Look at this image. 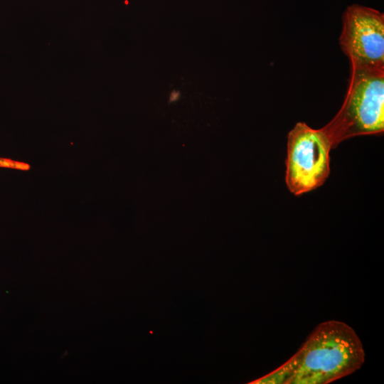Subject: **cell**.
<instances>
[{"instance_id":"6da1fadb","label":"cell","mask_w":384,"mask_h":384,"mask_svg":"<svg viewBox=\"0 0 384 384\" xmlns=\"http://www.w3.org/2000/svg\"><path fill=\"white\" fill-rule=\"evenodd\" d=\"M365 362L355 331L340 321L319 324L284 364L251 384H327L358 370Z\"/></svg>"},{"instance_id":"7a4b0ae2","label":"cell","mask_w":384,"mask_h":384,"mask_svg":"<svg viewBox=\"0 0 384 384\" xmlns=\"http://www.w3.org/2000/svg\"><path fill=\"white\" fill-rule=\"evenodd\" d=\"M332 148L345 139L384 131V68L351 64L343 102L324 127Z\"/></svg>"},{"instance_id":"3957f363","label":"cell","mask_w":384,"mask_h":384,"mask_svg":"<svg viewBox=\"0 0 384 384\" xmlns=\"http://www.w3.org/2000/svg\"><path fill=\"white\" fill-rule=\"evenodd\" d=\"M331 143L323 129L297 122L287 136L285 182L299 196L321 186L330 174Z\"/></svg>"},{"instance_id":"277c9868","label":"cell","mask_w":384,"mask_h":384,"mask_svg":"<svg viewBox=\"0 0 384 384\" xmlns=\"http://www.w3.org/2000/svg\"><path fill=\"white\" fill-rule=\"evenodd\" d=\"M351 64L384 68V15L372 8L353 4L343 16L339 38Z\"/></svg>"},{"instance_id":"5b68a950","label":"cell","mask_w":384,"mask_h":384,"mask_svg":"<svg viewBox=\"0 0 384 384\" xmlns=\"http://www.w3.org/2000/svg\"><path fill=\"white\" fill-rule=\"evenodd\" d=\"M0 167L14 169L27 170L29 166L24 163L13 161L11 159L0 157Z\"/></svg>"},{"instance_id":"8992f818","label":"cell","mask_w":384,"mask_h":384,"mask_svg":"<svg viewBox=\"0 0 384 384\" xmlns=\"http://www.w3.org/2000/svg\"><path fill=\"white\" fill-rule=\"evenodd\" d=\"M180 97V92L177 90H174L172 92H171L169 96V102H176L178 100Z\"/></svg>"}]
</instances>
